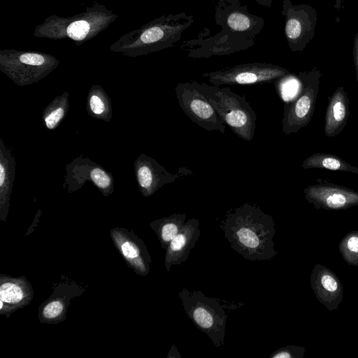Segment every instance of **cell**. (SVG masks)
<instances>
[{
	"mask_svg": "<svg viewBox=\"0 0 358 358\" xmlns=\"http://www.w3.org/2000/svg\"><path fill=\"white\" fill-rule=\"evenodd\" d=\"M185 213H173L169 217H162L150 223L163 249L166 250L171 241L185 224Z\"/></svg>",
	"mask_w": 358,
	"mask_h": 358,
	"instance_id": "cell-19",
	"label": "cell"
},
{
	"mask_svg": "<svg viewBox=\"0 0 358 358\" xmlns=\"http://www.w3.org/2000/svg\"><path fill=\"white\" fill-rule=\"evenodd\" d=\"M90 24L85 20H79L72 22L67 27V34L74 40H82L88 34Z\"/></svg>",
	"mask_w": 358,
	"mask_h": 358,
	"instance_id": "cell-24",
	"label": "cell"
},
{
	"mask_svg": "<svg viewBox=\"0 0 358 358\" xmlns=\"http://www.w3.org/2000/svg\"><path fill=\"white\" fill-rule=\"evenodd\" d=\"M78 160L76 159V164H69L68 176L72 177L73 181L76 183L81 182V186L86 180H91L103 193L108 196L113 192V177L108 172L104 171L100 166L89 160ZM72 180H69L71 181ZM67 181V180H66Z\"/></svg>",
	"mask_w": 358,
	"mask_h": 358,
	"instance_id": "cell-17",
	"label": "cell"
},
{
	"mask_svg": "<svg viewBox=\"0 0 358 358\" xmlns=\"http://www.w3.org/2000/svg\"><path fill=\"white\" fill-rule=\"evenodd\" d=\"M305 349L302 347L288 345L275 351L270 358H301Z\"/></svg>",
	"mask_w": 358,
	"mask_h": 358,
	"instance_id": "cell-25",
	"label": "cell"
},
{
	"mask_svg": "<svg viewBox=\"0 0 358 358\" xmlns=\"http://www.w3.org/2000/svg\"><path fill=\"white\" fill-rule=\"evenodd\" d=\"M68 96V93L64 92L56 97L44 110L43 117L48 129L57 127L66 115L69 108Z\"/></svg>",
	"mask_w": 358,
	"mask_h": 358,
	"instance_id": "cell-21",
	"label": "cell"
},
{
	"mask_svg": "<svg viewBox=\"0 0 358 358\" xmlns=\"http://www.w3.org/2000/svg\"><path fill=\"white\" fill-rule=\"evenodd\" d=\"M175 90L181 110L193 122L208 131L225 133L227 125L210 103L199 82H180Z\"/></svg>",
	"mask_w": 358,
	"mask_h": 358,
	"instance_id": "cell-6",
	"label": "cell"
},
{
	"mask_svg": "<svg viewBox=\"0 0 358 358\" xmlns=\"http://www.w3.org/2000/svg\"><path fill=\"white\" fill-rule=\"evenodd\" d=\"M185 313L196 327L205 333L216 348L224 344L227 315L219 301L201 291L182 288L178 293Z\"/></svg>",
	"mask_w": 358,
	"mask_h": 358,
	"instance_id": "cell-4",
	"label": "cell"
},
{
	"mask_svg": "<svg viewBox=\"0 0 358 358\" xmlns=\"http://www.w3.org/2000/svg\"><path fill=\"white\" fill-rule=\"evenodd\" d=\"M34 289L25 276L18 278L0 273V315L9 317L17 309L29 305Z\"/></svg>",
	"mask_w": 358,
	"mask_h": 358,
	"instance_id": "cell-13",
	"label": "cell"
},
{
	"mask_svg": "<svg viewBox=\"0 0 358 358\" xmlns=\"http://www.w3.org/2000/svg\"><path fill=\"white\" fill-rule=\"evenodd\" d=\"M15 173V161L0 139V219L6 222Z\"/></svg>",
	"mask_w": 358,
	"mask_h": 358,
	"instance_id": "cell-18",
	"label": "cell"
},
{
	"mask_svg": "<svg viewBox=\"0 0 358 358\" xmlns=\"http://www.w3.org/2000/svg\"><path fill=\"white\" fill-rule=\"evenodd\" d=\"M214 7L217 28H203L197 36L180 44L187 57L194 59L224 56L246 50L255 45L264 26V19L251 13L241 0H209Z\"/></svg>",
	"mask_w": 358,
	"mask_h": 358,
	"instance_id": "cell-1",
	"label": "cell"
},
{
	"mask_svg": "<svg viewBox=\"0 0 358 358\" xmlns=\"http://www.w3.org/2000/svg\"><path fill=\"white\" fill-rule=\"evenodd\" d=\"M200 87L221 120L241 139L250 141L255 136L257 115L244 96L229 87L199 83Z\"/></svg>",
	"mask_w": 358,
	"mask_h": 358,
	"instance_id": "cell-3",
	"label": "cell"
},
{
	"mask_svg": "<svg viewBox=\"0 0 358 358\" xmlns=\"http://www.w3.org/2000/svg\"><path fill=\"white\" fill-rule=\"evenodd\" d=\"M113 242L127 265L141 275H147L150 270L151 257L147 246L133 230L115 227L110 230Z\"/></svg>",
	"mask_w": 358,
	"mask_h": 358,
	"instance_id": "cell-11",
	"label": "cell"
},
{
	"mask_svg": "<svg viewBox=\"0 0 358 358\" xmlns=\"http://www.w3.org/2000/svg\"><path fill=\"white\" fill-rule=\"evenodd\" d=\"M84 292V288L73 281L61 282L55 287L50 296L38 307L39 321L51 324L64 321L71 299Z\"/></svg>",
	"mask_w": 358,
	"mask_h": 358,
	"instance_id": "cell-12",
	"label": "cell"
},
{
	"mask_svg": "<svg viewBox=\"0 0 358 358\" xmlns=\"http://www.w3.org/2000/svg\"><path fill=\"white\" fill-rule=\"evenodd\" d=\"M311 287L317 299L328 309H336L343 299V287L336 275L326 267L317 264L311 278Z\"/></svg>",
	"mask_w": 358,
	"mask_h": 358,
	"instance_id": "cell-15",
	"label": "cell"
},
{
	"mask_svg": "<svg viewBox=\"0 0 358 358\" xmlns=\"http://www.w3.org/2000/svg\"><path fill=\"white\" fill-rule=\"evenodd\" d=\"M350 113V101L344 87H338L328 97L324 117V135L334 137L339 134L347 124Z\"/></svg>",
	"mask_w": 358,
	"mask_h": 358,
	"instance_id": "cell-16",
	"label": "cell"
},
{
	"mask_svg": "<svg viewBox=\"0 0 358 358\" xmlns=\"http://www.w3.org/2000/svg\"><path fill=\"white\" fill-rule=\"evenodd\" d=\"M20 61L31 66H41L44 64V57L36 53H25L20 57Z\"/></svg>",
	"mask_w": 358,
	"mask_h": 358,
	"instance_id": "cell-26",
	"label": "cell"
},
{
	"mask_svg": "<svg viewBox=\"0 0 358 358\" xmlns=\"http://www.w3.org/2000/svg\"><path fill=\"white\" fill-rule=\"evenodd\" d=\"M290 71L279 65L266 62L241 64L202 75L216 86L245 85L276 81Z\"/></svg>",
	"mask_w": 358,
	"mask_h": 358,
	"instance_id": "cell-7",
	"label": "cell"
},
{
	"mask_svg": "<svg viewBox=\"0 0 358 358\" xmlns=\"http://www.w3.org/2000/svg\"><path fill=\"white\" fill-rule=\"evenodd\" d=\"M282 15L289 49L293 52L303 51L315 35L317 20L315 8L309 4H293L291 0H283Z\"/></svg>",
	"mask_w": 358,
	"mask_h": 358,
	"instance_id": "cell-8",
	"label": "cell"
},
{
	"mask_svg": "<svg viewBox=\"0 0 358 358\" xmlns=\"http://www.w3.org/2000/svg\"><path fill=\"white\" fill-rule=\"evenodd\" d=\"M339 250L349 264L358 266V232L347 234L341 241Z\"/></svg>",
	"mask_w": 358,
	"mask_h": 358,
	"instance_id": "cell-23",
	"label": "cell"
},
{
	"mask_svg": "<svg viewBox=\"0 0 358 358\" xmlns=\"http://www.w3.org/2000/svg\"><path fill=\"white\" fill-rule=\"evenodd\" d=\"M322 71L317 67L300 71L297 76L300 87L298 94L284 106L282 132L289 135L308 126L315 111Z\"/></svg>",
	"mask_w": 358,
	"mask_h": 358,
	"instance_id": "cell-5",
	"label": "cell"
},
{
	"mask_svg": "<svg viewBox=\"0 0 358 358\" xmlns=\"http://www.w3.org/2000/svg\"><path fill=\"white\" fill-rule=\"evenodd\" d=\"M168 358H181V356L176 345H173L168 352Z\"/></svg>",
	"mask_w": 358,
	"mask_h": 358,
	"instance_id": "cell-28",
	"label": "cell"
},
{
	"mask_svg": "<svg viewBox=\"0 0 358 358\" xmlns=\"http://www.w3.org/2000/svg\"><path fill=\"white\" fill-rule=\"evenodd\" d=\"M258 4L270 8L272 6L273 0H255Z\"/></svg>",
	"mask_w": 358,
	"mask_h": 358,
	"instance_id": "cell-29",
	"label": "cell"
},
{
	"mask_svg": "<svg viewBox=\"0 0 358 358\" xmlns=\"http://www.w3.org/2000/svg\"><path fill=\"white\" fill-rule=\"evenodd\" d=\"M134 169L139 189L145 197L155 193L163 185L174 182L180 178L193 174L185 167L172 173L159 164L155 159L141 154L134 163Z\"/></svg>",
	"mask_w": 358,
	"mask_h": 358,
	"instance_id": "cell-10",
	"label": "cell"
},
{
	"mask_svg": "<svg viewBox=\"0 0 358 358\" xmlns=\"http://www.w3.org/2000/svg\"><path fill=\"white\" fill-rule=\"evenodd\" d=\"M88 105L91 114L99 116L105 121L111 117V107L107 94L103 90H90L88 94Z\"/></svg>",
	"mask_w": 358,
	"mask_h": 358,
	"instance_id": "cell-22",
	"label": "cell"
},
{
	"mask_svg": "<svg viewBox=\"0 0 358 358\" xmlns=\"http://www.w3.org/2000/svg\"><path fill=\"white\" fill-rule=\"evenodd\" d=\"M199 236V220H188L171 241L166 250L164 266L166 271H170L173 265H180L187 259L190 250L194 247Z\"/></svg>",
	"mask_w": 358,
	"mask_h": 358,
	"instance_id": "cell-14",
	"label": "cell"
},
{
	"mask_svg": "<svg viewBox=\"0 0 358 358\" xmlns=\"http://www.w3.org/2000/svg\"><path fill=\"white\" fill-rule=\"evenodd\" d=\"M222 228L231 248L245 259L269 260L278 253L275 222L255 204L244 203L228 213Z\"/></svg>",
	"mask_w": 358,
	"mask_h": 358,
	"instance_id": "cell-2",
	"label": "cell"
},
{
	"mask_svg": "<svg viewBox=\"0 0 358 358\" xmlns=\"http://www.w3.org/2000/svg\"><path fill=\"white\" fill-rule=\"evenodd\" d=\"M303 189L306 199L317 209L344 210L358 205V192L326 180Z\"/></svg>",
	"mask_w": 358,
	"mask_h": 358,
	"instance_id": "cell-9",
	"label": "cell"
},
{
	"mask_svg": "<svg viewBox=\"0 0 358 358\" xmlns=\"http://www.w3.org/2000/svg\"><path fill=\"white\" fill-rule=\"evenodd\" d=\"M302 168L320 169L330 171L351 172L358 175V168L346 162L342 158L329 153H315L302 163Z\"/></svg>",
	"mask_w": 358,
	"mask_h": 358,
	"instance_id": "cell-20",
	"label": "cell"
},
{
	"mask_svg": "<svg viewBox=\"0 0 358 358\" xmlns=\"http://www.w3.org/2000/svg\"><path fill=\"white\" fill-rule=\"evenodd\" d=\"M352 56L356 70L357 81L358 83V31L354 38Z\"/></svg>",
	"mask_w": 358,
	"mask_h": 358,
	"instance_id": "cell-27",
	"label": "cell"
}]
</instances>
